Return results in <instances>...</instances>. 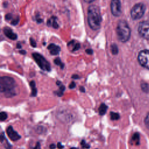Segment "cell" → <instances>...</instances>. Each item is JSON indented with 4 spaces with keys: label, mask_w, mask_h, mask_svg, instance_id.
<instances>
[{
    "label": "cell",
    "mask_w": 149,
    "mask_h": 149,
    "mask_svg": "<svg viewBox=\"0 0 149 149\" xmlns=\"http://www.w3.org/2000/svg\"><path fill=\"white\" fill-rule=\"evenodd\" d=\"M107 109H108L107 105L104 103H101L98 108V113L100 115L102 116L105 114Z\"/></svg>",
    "instance_id": "9a60e30c"
},
{
    "label": "cell",
    "mask_w": 149,
    "mask_h": 149,
    "mask_svg": "<svg viewBox=\"0 0 149 149\" xmlns=\"http://www.w3.org/2000/svg\"><path fill=\"white\" fill-rule=\"evenodd\" d=\"M5 19L6 20H12L13 18V15H12V14H11V13H8V14H6V15H5Z\"/></svg>",
    "instance_id": "484cf974"
},
{
    "label": "cell",
    "mask_w": 149,
    "mask_h": 149,
    "mask_svg": "<svg viewBox=\"0 0 149 149\" xmlns=\"http://www.w3.org/2000/svg\"><path fill=\"white\" fill-rule=\"evenodd\" d=\"M3 33L6 37L12 40H15L17 38V36L9 27H5L3 29Z\"/></svg>",
    "instance_id": "30bf717a"
},
{
    "label": "cell",
    "mask_w": 149,
    "mask_h": 149,
    "mask_svg": "<svg viewBox=\"0 0 149 149\" xmlns=\"http://www.w3.org/2000/svg\"><path fill=\"white\" fill-rule=\"evenodd\" d=\"M65 90V87L63 85H61L59 86V90L56 91V94L58 96L61 97L63 95V93Z\"/></svg>",
    "instance_id": "ffe728a7"
},
{
    "label": "cell",
    "mask_w": 149,
    "mask_h": 149,
    "mask_svg": "<svg viewBox=\"0 0 149 149\" xmlns=\"http://www.w3.org/2000/svg\"><path fill=\"white\" fill-rule=\"evenodd\" d=\"M47 49L49 50V53L52 55H56L61 51L60 47L53 43L49 44L47 47Z\"/></svg>",
    "instance_id": "8fae6325"
},
{
    "label": "cell",
    "mask_w": 149,
    "mask_h": 149,
    "mask_svg": "<svg viewBox=\"0 0 149 149\" xmlns=\"http://www.w3.org/2000/svg\"><path fill=\"white\" fill-rule=\"evenodd\" d=\"M80 48V44L79 43H78V42H76V44H75L74 48H73V49H72V51H73V52L76 51H77L78 49H79Z\"/></svg>",
    "instance_id": "4316f807"
},
{
    "label": "cell",
    "mask_w": 149,
    "mask_h": 149,
    "mask_svg": "<svg viewBox=\"0 0 149 149\" xmlns=\"http://www.w3.org/2000/svg\"><path fill=\"white\" fill-rule=\"evenodd\" d=\"M30 86L31 90V96L36 97L37 95V88L36 87V83H35V81L34 80H31L30 82Z\"/></svg>",
    "instance_id": "5bb4252c"
},
{
    "label": "cell",
    "mask_w": 149,
    "mask_h": 149,
    "mask_svg": "<svg viewBox=\"0 0 149 149\" xmlns=\"http://www.w3.org/2000/svg\"><path fill=\"white\" fill-rule=\"evenodd\" d=\"M111 12L112 14L116 17H118L121 15V3L118 0H112L111 2Z\"/></svg>",
    "instance_id": "ba28073f"
},
{
    "label": "cell",
    "mask_w": 149,
    "mask_h": 149,
    "mask_svg": "<svg viewBox=\"0 0 149 149\" xmlns=\"http://www.w3.org/2000/svg\"><path fill=\"white\" fill-rule=\"evenodd\" d=\"M8 118V115L5 112H1L0 113V120L1 121L5 120Z\"/></svg>",
    "instance_id": "7402d4cb"
},
{
    "label": "cell",
    "mask_w": 149,
    "mask_h": 149,
    "mask_svg": "<svg viewBox=\"0 0 149 149\" xmlns=\"http://www.w3.org/2000/svg\"><path fill=\"white\" fill-rule=\"evenodd\" d=\"M32 56L38 66L44 71L49 72L51 70V66L48 61L41 54L37 52L32 54Z\"/></svg>",
    "instance_id": "277c9868"
},
{
    "label": "cell",
    "mask_w": 149,
    "mask_h": 149,
    "mask_svg": "<svg viewBox=\"0 0 149 149\" xmlns=\"http://www.w3.org/2000/svg\"><path fill=\"white\" fill-rule=\"evenodd\" d=\"M110 117H111V120H116L120 118V115L118 113L114 112H110Z\"/></svg>",
    "instance_id": "ac0fdd59"
},
{
    "label": "cell",
    "mask_w": 149,
    "mask_h": 149,
    "mask_svg": "<svg viewBox=\"0 0 149 149\" xmlns=\"http://www.w3.org/2000/svg\"><path fill=\"white\" fill-rule=\"evenodd\" d=\"M144 123L146 127L149 129V112L147 114L145 119H144Z\"/></svg>",
    "instance_id": "d4e9b609"
},
{
    "label": "cell",
    "mask_w": 149,
    "mask_h": 149,
    "mask_svg": "<svg viewBox=\"0 0 149 149\" xmlns=\"http://www.w3.org/2000/svg\"><path fill=\"white\" fill-rule=\"evenodd\" d=\"M6 133L9 138L13 141H16L21 138L20 135L13 129L12 126H9L7 127Z\"/></svg>",
    "instance_id": "9c48e42d"
},
{
    "label": "cell",
    "mask_w": 149,
    "mask_h": 149,
    "mask_svg": "<svg viewBox=\"0 0 149 149\" xmlns=\"http://www.w3.org/2000/svg\"><path fill=\"white\" fill-rule=\"evenodd\" d=\"M72 78L73 79H78L79 78V76L78 74H73V75H72Z\"/></svg>",
    "instance_id": "d6a6232c"
},
{
    "label": "cell",
    "mask_w": 149,
    "mask_h": 149,
    "mask_svg": "<svg viewBox=\"0 0 149 149\" xmlns=\"http://www.w3.org/2000/svg\"><path fill=\"white\" fill-rule=\"evenodd\" d=\"M57 147H58L59 149H62V148H63L64 146L61 144V143L58 142V143H57Z\"/></svg>",
    "instance_id": "1f68e13d"
},
{
    "label": "cell",
    "mask_w": 149,
    "mask_h": 149,
    "mask_svg": "<svg viewBox=\"0 0 149 149\" xmlns=\"http://www.w3.org/2000/svg\"><path fill=\"white\" fill-rule=\"evenodd\" d=\"M16 82L9 76H2L0 78V91L6 97H12L16 94Z\"/></svg>",
    "instance_id": "7a4b0ae2"
},
{
    "label": "cell",
    "mask_w": 149,
    "mask_h": 149,
    "mask_svg": "<svg viewBox=\"0 0 149 149\" xmlns=\"http://www.w3.org/2000/svg\"><path fill=\"white\" fill-rule=\"evenodd\" d=\"M87 20L90 27L93 30L100 28L102 22L100 8L96 5H90L87 10Z\"/></svg>",
    "instance_id": "6da1fadb"
},
{
    "label": "cell",
    "mask_w": 149,
    "mask_h": 149,
    "mask_svg": "<svg viewBox=\"0 0 149 149\" xmlns=\"http://www.w3.org/2000/svg\"><path fill=\"white\" fill-rule=\"evenodd\" d=\"M19 16H16L15 18H13L11 22H10V24L12 25H13V26H15V25H17L18 23H19Z\"/></svg>",
    "instance_id": "603a6c76"
},
{
    "label": "cell",
    "mask_w": 149,
    "mask_h": 149,
    "mask_svg": "<svg viewBox=\"0 0 149 149\" xmlns=\"http://www.w3.org/2000/svg\"><path fill=\"white\" fill-rule=\"evenodd\" d=\"M141 89L143 91L146 93H148L149 92V84L147 83H142L141 84Z\"/></svg>",
    "instance_id": "44dd1931"
},
{
    "label": "cell",
    "mask_w": 149,
    "mask_h": 149,
    "mask_svg": "<svg viewBox=\"0 0 149 149\" xmlns=\"http://www.w3.org/2000/svg\"><path fill=\"white\" fill-rule=\"evenodd\" d=\"M30 45L33 47H36L37 45L36 42L35 41V40L33 38H30Z\"/></svg>",
    "instance_id": "83f0119b"
},
{
    "label": "cell",
    "mask_w": 149,
    "mask_h": 149,
    "mask_svg": "<svg viewBox=\"0 0 149 149\" xmlns=\"http://www.w3.org/2000/svg\"><path fill=\"white\" fill-rule=\"evenodd\" d=\"M70 149H79V148H77L76 147H71Z\"/></svg>",
    "instance_id": "ab89813d"
},
{
    "label": "cell",
    "mask_w": 149,
    "mask_h": 149,
    "mask_svg": "<svg viewBox=\"0 0 149 149\" xmlns=\"http://www.w3.org/2000/svg\"><path fill=\"white\" fill-rule=\"evenodd\" d=\"M138 61L140 64L149 69V50H143L138 55Z\"/></svg>",
    "instance_id": "8992f818"
},
{
    "label": "cell",
    "mask_w": 149,
    "mask_h": 149,
    "mask_svg": "<svg viewBox=\"0 0 149 149\" xmlns=\"http://www.w3.org/2000/svg\"><path fill=\"white\" fill-rule=\"evenodd\" d=\"M146 10V6L142 3L134 5L131 9L130 15L133 19L137 20L140 19L144 15Z\"/></svg>",
    "instance_id": "5b68a950"
},
{
    "label": "cell",
    "mask_w": 149,
    "mask_h": 149,
    "mask_svg": "<svg viewBox=\"0 0 149 149\" xmlns=\"http://www.w3.org/2000/svg\"><path fill=\"white\" fill-rule=\"evenodd\" d=\"M116 32L118 38L120 41L125 42L129 40L130 36V29L125 20H120L118 22Z\"/></svg>",
    "instance_id": "3957f363"
},
{
    "label": "cell",
    "mask_w": 149,
    "mask_h": 149,
    "mask_svg": "<svg viewBox=\"0 0 149 149\" xmlns=\"http://www.w3.org/2000/svg\"><path fill=\"white\" fill-rule=\"evenodd\" d=\"M47 24L49 27H52L54 29H58L59 27V25L57 22V17L54 16H52L47 20Z\"/></svg>",
    "instance_id": "7c38bea8"
},
{
    "label": "cell",
    "mask_w": 149,
    "mask_h": 149,
    "mask_svg": "<svg viewBox=\"0 0 149 149\" xmlns=\"http://www.w3.org/2000/svg\"><path fill=\"white\" fill-rule=\"evenodd\" d=\"M61 81H59V80H58V81H56V84L58 85V86H61L62 84H61Z\"/></svg>",
    "instance_id": "8d00e7d4"
},
{
    "label": "cell",
    "mask_w": 149,
    "mask_h": 149,
    "mask_svg": "<svg viewBox=\"0 0 149 149\" xmlns=\"http://www.w3.org/2000/svg\"><path fill=\"white\" fill-rule=\"evenodd\" d=\"M54 63L55 65H56L57 66H59L60 68L62 69H63V68H64V66H65L64 63L61 61V59H60L59 58H56L54 59Z\"/></svg>",
    "instance_id": "2e32d148"
},
{
    "label": "cell",
    "mask_w": 149,
    "mask_h": 149,
    "mask_svg": "<svg viewBox=\"0 0 149 149\" xmlns=\"http://www.w3.org/2000/svg\"><path fill=\"white\" fill-rule=\"evenodd\" d=\"M31 149H41V144L39 142H37L36 146Z\"/></svg>",
    "instance_id": "f1b7e54d"
},
{
    "label": "cell",
    "mask_w": 149,
    "mask_h": 149,
    "mask_svg": "<svg viewBox=\"0 0 149 149\" xmlns=\"http://www.w3.org/2000/svg\"><path fill=\"white\" fill-rule=\"evenodd\" d=\"M79 90H80V91L81 92H82V93H84V92H85V88H84V87H83V86H80Z\"/></svg>",
    "instance_id": "e575fe53"
},
{
    "label": "cell",
    "mask_w": 149,
    "mask_h": 149,
    "mask_svg": "<svg viewBox=\"0 0 149 149\" xmlns=\"http://www.w3.org/2000/svg\"><path fill=\"white\" fill-rule=\"evenodd\" d=\"M56 147V146L55 144H51L49 145V148L50 149H55Z\"/></svg>",
    "instance_id": "836d02e7"
},
{
    "label": "cell",
    "mask_w": 149,
    "mask_h": 149,
    "mask_svg": "<svg viewBox=\"0 0 149 149\" xmlns=\"http://www.w3.org/2000/svg\"><path fill=\"white\" fill-rule=\"evenodd\" d=\"M19 52L20 54H21L22 55H25L26 54V52L24 50H20V51H19Z\"/></svg>",
    "instance_id": "d590c367"
},
{
    "label": "cell",
    "mask_w": 149,
    "mask_h": 149,
    "mask_svg": "<svg viewBox=\"0 0 149 149\" xmlns=\"http://www.w3.org/2000/svg\"><path fill=\"white\" fill-rule=\"evenodd\" d=\"M1 142L3 144L4 148L5 149H11L12 146L10 144V143L8 141V140L6 139L3 132L1 133Z\"/></svg>",
    "instance_id": "4fadbf2b"
},
{
    "label": "cell",
    "mask_w": 149,
    "mask_h": 149,
    "mask_svg": "<svg viewBox=\"0 0 149 149\" xmlns=\"http://www.w3.org/2000/svg\"><path fill=\"white\" fill-rule=\"evenodd\" d=\"M138 32L143 38L149 40V21H143L139 23Z\"/></svg>",
    "instance_id": "52a82bcc"
},
{
    "label": "cell",
    "mask_w": 149,
    "mask_h": 149,
    "mask_svg": "<svg viewBox=\"0 0 149 149\" xmlns=\"http://www.w3.org/2000/svg\"><path fill=\"white\" fill-rule=\"evenodd\" d=\"M80 144H81V146H82V147L84 148H90V146L88 144H87L84 140H82Z\"/></svg>",
    "instance_id": "cb8c5ba5"
},
{
    "label": "cell",
    "mask_w": 149,
    "mask_h": 149,
    "mask_svg": "<svg viewBox=\"0 0 149 149\" xmlns=\"http://www.w3.org/2000/svg\"><path fill=\"white\" fill-rule=\"evenodd\" d=\"M86 52L88 55H92L93 54V50L90 48H88L86 49Z\"/></svg>",
    "instance_id": "f546056e"
},
{
    "label": "cell",
    "mask_w": 149,
    "mask_h": 149,
    "mask_svg": "<svg viewBox=\"0 0 149 149\" xmlns=\"http://www.w3.org/2000/svg\"><path fill=\"white\" fill-rule=\"evenodd\" d=\"M76 87V83L74 81H72L69 86V88L70 89H73Z\"/></svg>",
    "instance_id": "4dcf8cb0"
},
{
    "label": "cell",
    "mask_w": 149,
    "mask_h": 149,
    "mask_svg": "<svg viewBox=\"0 0 149 149\" xmlns=\"http://www.w3.org/2000/svg\"><path fill=\"white\" fill-rule=\"evenodd\" d=\"M16 48H21V45H20V43H17V44H16Z\"/></svg>",
    "instance_id": "74e56055"
},
{
    "label": "cell",
    "mask_w": 149,
    "mask_h": 149,
    "mask_svg": "<svg viewBox=\"0 0 149 149\" xmlns=\"http://www.w3.org/2000/svg\"><path fill=\"white\" fill-rule=\"evenodd\" d=\"M139 134L137 133H135L132 138V141H133V143H134L135 144L137 145L139 143Z\"/></svg>",
    "instance_id": "d6986e66"
},
{
    "label": "cell",
    "mask_w": 149,
    "mask_h": 149,
    "mask_svg": "<svg viewBox=\"0 0 149 149\" xmlns=\"http://www.w3.org/2000/svg\"><path fill=\"white\" fill-rule=\"evenodd\" d=\"M84 2H87V3H91V2H93V1H84Z\"/></svg>",
    "instance_id": "f35d334b"
},
{
    "label": "cell",
    "mask_w": 149,
    "mask_h": 149,
    "mask_svg": "<svg viewBox=\"0 0 149 149\" xmlns=\"http://www.w3.org/2000/svg\"><path fill=\"white\" fill-rule=\"evenodd\" d=\"M111 51L113 55H116L118 53V47L116 44H112L111 45Z\"/></svg>",
    "instance_id": "e0dca14e"
}]
</instances>
